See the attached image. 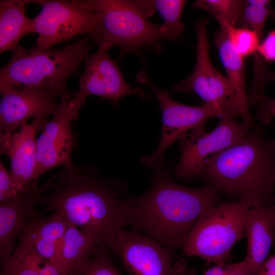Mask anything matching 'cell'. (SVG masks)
Segmentation results:
<instances>
[{"instance_id":"obj_35","label":"cell","mask_w":275,"mask_h":275,"mask_svg":"<svg viewBox=\"0 0 275 275\" xmlns=\"http://www.w3.org/2000/svg\"><path fill=\"white\" fill-rule=\"evenodd\" d=\"M189 275H197V274L194 270H191Z\"/></svg>"},{"instance_id":"obj_9","label":"cell","mask_w":275,"mask_h":275,"mask_svg":"<svg viewBox=\"0 0 275 275\" xmlns=\"http://www.w3.org/2000/svg\"><path fill=\"white\" fill-rule=\"evenodd\" d=\"M136 78L152 91L162 112L161 135L158 147L153 154L141 158L146 167H153L158 161L164 160L166 152L174 143L190 132L204 126L209 119L223 116L218 108L210 104L191 106L174 100L166 89L160 90L153 85L144 70L138 74Z\"/></svg>"},{"instance_id":"obj_6","label":"cell","mask_w":275,"mask_h":275,"mask_svg":"<svg viewBox=\"0 0 275 275\" xmlns=\"http://www.w3.org/2000/svg\"><path fill=\"white\" fill-rule=\"evenodd\" d=\"M35 17L34 33L38 34L36 46L49 48L77 36L87 35L99 44L104 38L100 15L92 0H44Z\"/></svg>"},{"instance_id":"obj_16","label":"cell","mask_w":275,"mask_h":275,"mask_svg":"<svg viewBox=\"0 0 275 275\" xmlns=\"http://www.w3.org/2000/svg\"><path fill=\"white\" fill-rule=\"evenodd\" d=\"M52 177L43 185L10 200L0 202V261L1 266L13 254L18 236L34 212V208L45 191L51 188Z\"/></svg>"},{"instance_id":"obj_5","label":"cell","mask_w":275,"mask_h":275,"mask_svg":"<svg viewBox=\"0 0 275 275\" xmlns=\"http://www.w3.org/2000/svg\"><path fill=\"white\" fill-rule=\"evenodd\" d=\"M251 208L237 200L219 202L204 211L191 230L183 255L196 256L207 263H226L235 244L245 236Z\"/></svg>"},{"instance_id":"obj_36","label":"cell","mask_w":275,"mask_h":275,"mask_svg":"<svg viewBox=\"0 0 275 275\" xmlns=\"http://www.w3.org/2000/svg\"><path fill=\"white\" fill-rule=\"evenodd\" d=\"M274 205L275 206V190H274Z\"/></svg>"},{"instance_id":"obj_17","label":"cell","mask_w":275,"mask_h":275,"mask_svg":"<svg viewBox=\"0 0 275 275\" xmlns=\"http://www.w3.org/2000/svg\"><path fill=\"white\" fill-rule=\"evenodd\" d=\"M214 40L234 92L226 106L224 115L239 117L253 128L256 124L249 110L243 58L236 51L224 30L215 33Z\"/></svg>"},{"instance_id":"obj_19","label":"cell","mask_w":275,"mask_h":275,"mask_svg":"<svg viewBox=\"0 0 275 275\" xmlns=\"http://www.w3.org/2000/svg\"><path fill=\"white\" fill-rule=\"evenodd\" d=\"M44 0L0 1V52L12 51L25 35L34 33L33 20L25 13L27 4Z\"/></svg>"},{"instance_id":"obj_26","label":"cell","mask_w":275,"mask_h":275,"mask_svg":"<svg viewBox=\"0 0 275 275\" xmlns=\"http://www.w3.org/2000/svg\"><path fill=\"white\" fill-rule=\"evenodd\" d=\"M224 30L236 51L243 58L258 53L261 39L255 31L246 28L221 26Z\"/></svg>"},{"instance_id":"obj_24","label":"cell","mask_w":275,"mask_h":275,"mask_svg":"<svg viewBox=\"0 0 275 275\" xmlns=\"http://www.w3.org/2000/svg\"><path fill=\"white\" fill-rule=\"evenodd\" d=\"M244 4L243 0H197L193 7L205 10L213 15L219 26H236Z\"/></svg>"},{"instance_id":"obj_8","label":"cell","mask_w":275,"mask_h":275,"mask_svg":"<svg viewBox=\"0 0 275 275\" xmlns=\"http://www.w3.org/2000/svg\"><path fill=\"white\" fill-rule=\"evenodd\" d=\"M219 119L213 130L207 132L201 127L179 140L180 159L172 170L176 177L186 182L200 178L208 164L251 131L248 124L231 116Z\"/></svg>"},{"instance_id":"obj_3","label":"cell","mask_w":275,"mask_h":275,"mask_svg":"<svg viewBox=\"0 0 275 275\" xmlns=\"http://www.w3.org/2000/svg\"><path fill=\"white\" fill-rule=\"evenodd\" d=\"M202 172L205 185L251 208L274 205L275 143L258 124Z\"/></svg>"},{"instance_id":"obj_11","label":"cell","mask_w":275,"mask_h":275,"mask_svg":"<svg viewBox=\"0 0 275 275\" xmlns=\"http://www.w3.org/2000/svg\"><path fill=\"white\" fill-rule=\"evenodd\" d=\"M109 248L129 275H189L191 271L184 259L174 262L170 250L133 230L120 231Z\"/></svg>"},{"instance_id":"obj_30","label":"cell","mask_w":275,"mask_h":275,"mask_svg":"<svg viewBox=\"0 0 275 275\" xmlns=\"http://www.w3.org/2000/svg\"><path fill=\"white\" fill-rule=\"evenodd\" d=\"M203 275H250L244 260L235 263L215 265L206 271Z\"/></svg>"},{"instance_id":"obj_21","label":"cell","mask_w":275,"mask_h":275,"mask_svg":"<svg viewBox=\"0 0 275 275\" xmlns=\"http://www.w3.org/2000/svg\"><path fill=\"white\" fill-rule=\"evenodd\" d=\"M1 267L0 275H63L31 245L21 242L10 260Z\"/></svg>"},{"instance_id":"obj_7","label":"cell","mask_w":275,"mask_h":275,"mask_svg":"<svg viewBox=\"0 0 275 275\" xmlns=\"http://www.w3.org/2000/svg\"><path fill=\"white\" fill-rule=\"evenodd\" d=\"M92 2L100 16L104 30V38L101 43L109 49L119 46L120 57L132 51L138 53L144 48L160 51V43L164 38L161 24L150 21L129 1Z\"/></svg>"},{"instance_id":"obj_20","label":"cell","mask_w":275,"mask_h":275,"mask_svg":"<svg viewBox=\"0 0 275 275\" xmlns=\"http://www.w3.org/2000/svg\"><path fill=\"white\" fill-rule=\"evenodd\" d=\"M99 245L90 235L68 223L63 237L61 261L63 275H73Z\"/></svg>"},{"instance_id":"obj_23","label":"cell","mask_w":275,"mask_h":275,"mask_svg":"<svg viewBox=\"0 0 275 275\" xmlns=\"http://www.w3.org/2000/svg\"><path fill=\"white\" fill-rule=\"evenodd\" d=\"M154 2L156 10L164 20L161 24L164 38L178 41L185 27L182 22L181 17L186 1L155 0Z\"/></svg>"},{"instance_id":"obj_31","label":"cell","mask_w":275,"mask_h":275,"mask_svg":"<svg viewBox=\"0 0 275 275\" xmlns=\"http://www.w3.org/2000/svg\"><path fill=\"white\" fill-rule=\"evenodd\" d=\"M258 53L265 61H275V29L270 31L260 42Z\"/></svg>"},{"instance_id":"obj_34","label":"cell","mask_w":275,"mask_h":275,"mask_svg":"<svg viewBox=\"0 0 275 275\" xmlns=\"http://www.w3.org/2000/svg\"><path fill=\"white\" fill-rule=\"evenodd\" d=\"M275 20V10H271L270 16Z\"/></svg>"},{"instance_id":"obj_13","label":"cell","mask_w":275,"mask_h":275,"mask_svg":"<svg viewBox=\"0 0 275 275\" xmlns=\"http://www.w3.org/2000/svg\"><path fill=\"white\" fill-rule=\"evenodd\" d=\"M72 97L71 95L61 99L57 111L37 139V166L34 179L36 184L47 171L59 166L69 168L74 164L71 154L76 136L71 123L76 120L70 105Z\"/></svg>"},{"instance_id":"obj_15","label":"cell","mask_w":275,"mask_h":275,"mask_svg":"<svg viewBox=\"0 0 275 275\" xmlns=\"http://www.w3.org/2000/svg\"><path fill=\"white\" fill-rule=\"evenodd\" d=\"M0 132H15L34 119L53 115L59 104L57 96L40 88L0 87Z\"/></svg>"},{"instance_id":"obj_22","label":"cell","mask_w":275,"mask_h":275,"mask_svg":"<svg viewBox=\"0 0 275 275\" xmlns=\"http://www.w3.org/2000/svg\"><path fill=\"white\" fill-rule=\"evenodd\" d=\"M69 222L53 212L48 218L34 213L25 223L20 234V242L29 244L37 239L57 242L64 236Z\"/></svg>"},{"instance_id":"obj_10","label":"cell","mask_w":275,"mask_h":275,"mask_svg":"<svg viewBox=\"0 0 275 275\" xmlns=\"http://www.w3.org/2000/svg\"><path fill=\"white\" fill-rule=\"evenodd\" d=\"M108 50L100 43L96 52L89 54L84 61L85 71L79 75V91L70 100L76 120L86 98L90 95L108 100L116 107L119 101L127 96L135 95L142 99L149 97L145 92L144 87H133L126 82L119 68L118 61L109 56Z\"/></svg>"},{"instance_id":"obj_18","label":"cell","mask_w":275,"mask_h":275,"mask_svg":"<svg viewBox=\"0 0 275 275\" xmlns=\"http://www.w3.org/2000/svg\"><path fill=\"white\" fill-rule=\"evenodd\" d=\"M247 253L244 261L250 275H258L275 242V206L251 208L245 227Z\"/></svg>"},{"instance_id":"obj_4","label":"cell","mask_w":275,"mask_h":275,"mask_svg":"<svg viewBox=\"0 0 275 275\" xmlns=\"http://www.w3.org/2000/svg\"><path fill=\"white\" fill-rule=\"evenodd\" d=\"M92 39L87 36L61 49H26L18 45L9 62L0 69V87H37L48 90L60 99L72 94L67 80L90 54Z\"/></svg>"},{"instance_id":"obj_29","label":"cell","mask_w":275,"mask_h":275,"mask_svg":"<svg viewBox=\"0 0 275 275\" xmlns=\"http://www.w3.org/2000/svg\"><path fill=\"white\" fill-rule=\"evenodd\" d=\"M19 194L10 173L0 162V202L14 198Z\"/></svg>"},{"instance_id":"obj_32","label":"cell","mask_w":275,"mask_h":275,"mask_svg":"<svg viewBox=\"0 0 275 275\" xmlns=\"http://www.w3.org/2000/svg\"><path fill=\"white\" fill-rule=\"evenodd\" d=\"M130 4L145 17L152 16L155 13L154 1H129Z\"/></svg>"},{"instance_id":"obj_28","label":"cell","mask_w":275,"mask_h":275,"mask_svg":"<svg viewBox=\"0 0 275 275\" xmlns=\"http://www.w3.org/2000/svg\"><path fill=\"white\" fill-rule=\"evenodd\" d=\"M256 108V118L258 124L262 125L268 124L272 119H275V98H270L265 94L255 98L250 104ZM275 143V138L273 140Z\"/></svg>"},{"instance_id":"obj_2","label":"cell","mask_w":275,"mask_h":275,"mask_svg":"<svg viewBox=\"0 0 275 275\" xmlns=\"http://www.w3.org/2000/svg\"><path fill=\"white\" fill-rule=\"evenodd\" d=\"M157 162L148 190L129 198L128 226L155 240L173 253L182 248L200 215L219 202L218 193L204 184L199 187L180 185Z\"/></svg>"},{"instance_id":"obj_33","label":"cell","mask_w":275,"mask_h":275,"mask_svg":"<svg viewBox=\"0 0 275 275\" xmlns=\"http://www.w3.org/2000/svg\"><path fill=\"white\" fill-rule=\"evenodd\" d=\"M258 275H275V254L268 257Z\"/></svg>"},{"instance_id":"obj_1","label":"cell","mask_w":275,"mask_h":275,"mask_svg":"<svg viewBox=\"0 0 275 275\" xmlns=\"http://www.w3.org/2000/svg\"><path fill=\"white\" fill-rule=\"evenodd\" d=\"M56 178L52 192L42 195L39 203L92 236L99 245L109 248L119 231L128 226L130 215V199L121 196V183L84 165L64 168Z\"/></svg>"},{"instance_id":"obj_12","label":"cell","mask_w":275,"mask_h":275,"mask_svg":"<svg viewBox=\"0 0 275 275\" xmlns=\"http://www.w3.org/2000/svg\"><path fill=\"white\" fill-rule=\"evenodd\" d=\"M207 24V19L194 24L197 36L196 64L193 72L179 81L173 90L196 94L202 99L203 103L214 105L223 116L226 106L234 92L228 78L218 72L210 61Z\"/></svg>"},{"instance_id":"obj_27","label":"cell","mask_w":275,"mask_h":275,"mask_svg":"<svg viewBox=\"0 0 275 275\" xmlns=\"http://www.w3.org/2000/svg\"><path fill=\"white\" fill-rule=\"evenodd\" d=\"M107 247L100 245L73 275H122L111 259Z\"/></svg>"},{"instance_id":"obj_25","label":"cell","mask_w":275,"mask_h":275,"mask_svg":"<svg viewBox=\"0 0 275 275\" xmlns=\"http://www.w3.org/2000/svg\"><path fill=\"white\" fill-rule=\"evenodd\" d=\"M269 0H246L237 25L250 29L262 38L265 24L272 9Z\"/></svg>"},{"instance_id":"obj_14","label":"cell","mask_w":275,"mask_h":275,"mask_svg":"<svg viewBox=\"0 0 275 275\" xmlns=\"http://www.w3.org/2000/svg\"><path fill=\"white\" fill-rule=\"evenodd\" d=\"M48 121L47 117H38L15 132H0V152L9 159L10 173L19 194L38 187L34 182L37 166L36 135Z\"/></svg>"}]
</instances>
